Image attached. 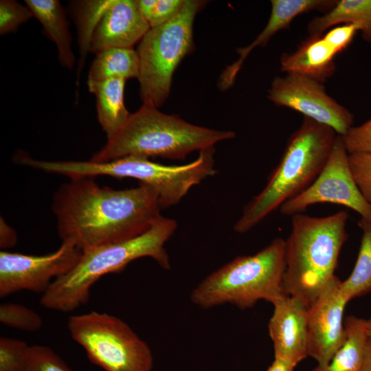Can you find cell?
Here are the masks:
<instances>
[{
    "instance_id": "obj_1",
    "label": "cell",
    "mask_w": 371,
    "mask_h": 371,
    "mask_svg": "<svg viewBox=\"0 0 371 371\" xmlns=\"http://www.w3.org/2000/svg\"><path fill=\"white\" fill-rule=\"evenodd\" d=\"M70 179L54 194L52 207L62 242L82 251L137 237L161 216L159 195L148 185L116 190L100 187L93 177Z\"/></svg>"
},
{
    "instance_id": "obj_2",
    "label": "cell",
    "mask_w": 371,
    "mask_h": 371,
    "mask_svg": "<svg viewBox=\"0 0 371 371\" xmlns=\"http://www.w3.org/2000/svg\"><path fill=\"white\" fill-rule=\"evenodd\" d=\"M177 227L175 220L161 216L144 234L133 238L99 245L82 251L74 267L55 280L42 294L41 304L60 312L73 311L87 302L91 288L101 277L119 272L131 262L143 257L170 269L165 244Z\"/></svg>"
},
{
    "instance_id": "obj_3",
    "label": "cell",
    "mask_w": 371,
    "mask_h": 371,
    "mask_svg": "<svg viewBox=\"0 0 371 371\" xmlns=\"http://www.w3.org/2000/svg\"><path fill=\"white\" fill-rule=\"evenodd\" d=\"M337 135L330 126L304 117L300 127L288 139L266 186L244 207L234 230L247 232L307 189L325 166Z\"/></svg>"
},
{
    "instance_id": "obj_4",
    "label": "cell",
    "mask_w": 371,
    "mask_h": 371,
    "mask_svg": "<svg viewBox=\"0 0 371 371\" xmlns=\"http://www.w3.org/2000/svg\"><path fill=\"white\" fill-rule=\"evenodd\" d=\"M348 214L344 210L322 217L292 216L285 240L284 292L308 308L335 276L346 240Z\"/></svg>"
},
{
    "instance_id": "obj_5",
    "label": "cell",
    "mask_w": 371,
    "mask_h": 371,
    "mask_svg": "<svg viewBox=\"0 0 371 371\" xmlns=\"http://www.w3.org/2000/svg\"><path fill=\"white\" fill-rule=\"evenodd\" d=\"M235 137L232 131L196 126L143 104L89 161L104 163L128 156L184 159L193 151Z\"/></svg>"
},
{
    "instance_id": "obj_6",
    "label": "cell",
    "mask_w": 371,
    "mask_h": 371,
    "mask_svg": "<svg viewBox=\"0 0 371 371\" xmlns=\"http://www.w3.org/2000/svg\"><path fill=\"white\" fill-rule=\"evenodd\" d=\"M284 271L285 240L276 238L256 254L238 256L208 275L190 300L206 309L225 304L245 309L262 300L272 304L285 294Z\"/></svg>"
},
{
    "instance_id": "obj_7",
    "label": "cell",
    "mask_w": 371,
    "mask_h": 371,
    "mask_svg": "<svg viewBox=\"0 0 371 371\" xmlns=\"http://www.w3.org/2000/svg\"><path fill=\"white\" fill-rule=\"evenodd\" d=\"M214 152V146L203 149L196 159L180 166H166L146 157L128 156L104 163L42 161L39 167L43 171L70 178L108 175L137 179L154 188L161 207L167 208L179 203L192 187L215 175Z\"/></svg>"
},
{
    "instance_id": "obj_8",
    "label": "cell",
    "mask_w": 371,
    "mask_h": 371,
    "mask_svg": "<svg viewBox=\"0 0 371 371\" xmlns=\"http://www.w3.org/2000/svg\"><path fill=\"white\" fill-rule=\"evenodd\" d=\"M205 2L185 0L170 21L150 28L141 39L137 52L139 60V93L143 104L159 107L167 99L174 71L194 49L193 23Z\"/></svg>"
},
{
    "instance_id": "obj_9",
    "label": "cell",
    "mask_w": 371,
    "mask_h": 371,
    "mask_svg": "<svg viewBox=\"0 0 371 371\" xmlns=\"http://www.w3.org/2000/svg\"><path fill=\"white\" fill-rule=\"evenodd\" d=\"M67 328L89 360L104 371H152L149 346L120 318L90 311L70 316Z\"/></svg>"
},
{
    "instance_id": "obj_10",
    "label": "cell",
    "mask_w": 371,
    "mask_h": 371,
    "mask_svg": "<svg viewBox=\"0 0 371 371\" xmlns=\"http://www.w3.org/2000/svg\"><path fill=\"white\" fill-rule=\"evenodd\" d=\"M342 137L337 135L329 157L321 172L303 192L283 203L282 214L293 216L317 203H334L347 207L371 221V207L360 192L353 178Z\"/></svg>"
},
{
    "instance_id": "obj_11",
    "label": "cell",
    "mask_w": 371,
    "mask_h": 371,
    "mask_svg": "<svg viewBox=\"0 0 371 371\" xmlns=\"http://www.w3.org/2000/svg\"><path fill=\"white\" fill-rule=\"evenodd\" d=\"M81 254L80 249L68 242L41 256L1 251L0 297L21 291L43 294L55 280L74 267Z\"/></svg>"
},
{
    "instance_id": "obj_12",
    "label": "cell",
    "mask_w": 371,
    "mask_h": 371,
    "mask_svg": "<svg viewBox=\"0 0 371 371\" xmlns=\"http://www.w3.org/2000/svg\"><path fill=\"white\" fill-rule=\"evenodd\" d=\"M267 98L278 106L291 109L330 126L341 136L353 126V114L328 95L322 83L309 78L291 73L276 76Z\"/></svg>"
},
{
    "instance_id": "obj_13",
    "label": "cell",
    "mask_w": 371,
    "mask_h": 371,
    "mask_svg": "<svg viewBox=\"0 0 371 371\" xmlns=\"http://www.w3.org/2000/svg\"><path fill=\"white\" fill-rule=\"evenodd\" d=\"M335 276L307 309L308 357L326 366L345 341L343 315L349 302Z\"/></svg>"
},
{
    "instance_id": "obj_14",
    "label": "cell",
    "mask_w": 371,
    "mask_h": 371,
    "mask_svg": "<svg viewBox=\"0 0 371 371\" xmlns=\"http://www.w3.org/2000/svg\"><path fill=\"white\" fill-rule=\"evenodd\" d=\"M273 313L268 324L274 358L297 365L308 357L307 309L300 300L286 294L272 302Z\"/></svg>"
},
{
    "instance_id": "obj_15",
    "label": "cell",
    "mask_w": 371,
    "mask_h": 371,
    "mask_svg": "<svg viewBox=\"0 0 371 371\" xmlns=\"http://www.w3.org/2000/svg\"><path fill=\"white\" fill-rule=\"evenodd\" d=\"M149 30L137 0H111L94 31L89 51L97 54L109 48H133Z\"/></svg>"
},
{
    "instance_id": "obj_16",
    "label": "cell",
    "mask_w": 371,
    "mask_h": 371,
    "mask_svg": "<svg viewBox=\"0 0 371 371\" xmlns=\"http://www.w3.org/2000/svg\"><path fill=\"white\" fill-rule=\"evenodd\" d=\"M337 0H271V11L267 25L257 38L249 45L236 50L238 58L227 66L218 80V87L225 91L231 87L244 61L257 47H265L278 32L288 28L293 19L304 13L319 11L326 14L336 4Z\"/></svg>"
},
{
    "instance_id": "obj_17",
    "label": "cell",
    "mask_w": 371,
    "mask_h": 371,
    "mask_svg": "<svg viewBox=\"0 0 371 371\" xmlns=\"http://www.w3.org/2000/svg\"><path fill=\"white\" fill-rule=\"evenodd\" d=\"M337 55L323 34L308 36L294 52L280 56V68L286 74H296L323 84L335 72Z\"/></svg>"
},
{
    "instance_id": "obj_18",
    "label": "cell",
    "mask_w": 371,
    "mask_h": 371,
    "mask_svg": "<svg viewBox=\"0 0 371 371\" xmlns=\"http://www.w3.org/2000/svg\"><path fill=\"white\" fill-rule=\"evenodd\" d=\"M126 80L114 78L87 81L89 91L95 97L98 122L107 138L114 135L131 115L124 104Z\"/></svg>"
},
{
    "instance_id": "obj_19",
    "label": "cell",
    "mask_w": 371,
    "mask_h": 371,
    "mask_svg": "<svg viewBox=\"0 0 371 371\" xmlns=\"http://www.w3.org/2000/svg\"><path fill=\"white\" fill-rule=\"evenodd\" d=\"M27 6L42 24L45 31L55 43L60 64L69 69L73 67V54L67 21L63 7L57 0H25Z\"/></svg>"
},
{
    "instance_id": "obj_20",
    "label": "cell",
    "mask_w": 371,
    "mask_h": 371,
    "mask_svg": "<svg viewBox=\"0 0 371 371\" xmlns=\"http://www.w3.org/2000/svg\"><path fill=\"white\" fill-rule=\"evenodd\" d=\"M344 23L357 25L362 38L371 43V0H337L329 12L308 22L307 31L309 36L321 35Z\"/></svg>"
},
{
    "instance_id": "obj_21",
    "label": "cell",
    "mask_w": 371,
    "mask_h": 371,
    "mask_svg": "<svg viewBox=\"0 0 371 371\" xmlns=\"http://www.w3.org/2000/svg\"><path fill=\"white\" fill-rule=\"evenodd\" d=\"M346 338L342 346L326 366L311 371H361L368 341L366 319L348 316L344 321Z\"/></svg>"
},
{
    "instance_id": "obj_22",
    "label": "cell",
    "mask_w": 371,
    "mask_h": 371,
    "mask_svg": "<svg viewBox=\"0 0 371 371\" xmlns=\"http://www.w3.org/2000/svg\"><path fill=\"white\" fill-rule=\"evenodd\" d=\"M139 60L133 48H109L96 54L88 76V80L101 81L110 78H138Z\"/></svg>"
},
{
    "instance_id": "obj_23",
    "label": "cell",
    "mask_w": 371,
    "mask_h": 371,
    "mask_svg": "<svg viewBox=\"0 0 371 371\" xmlns=\"http://www.w3.org/2000/svg\"><path fill=\"white\" fill-rule=\"evenodd\" d=\"M358 224L362 238L357 259L350 275L340 284L341 292L348 301L371 291V221L361 218Z\"/></svg>"
},
{
    "instance_id": "obj_24",
    "label": "cell",
    "mask_w": 371,
    "mask_h": 371,
    "mask_svg": "<svg viewBox=\"0 0 371 371\" xmlns=\"http://www.w3.org/2000/svg\"><path fill=\"white\" fill-rule=\"evenodd\" d=\"M110 2L111 0H93L81 1L77 3L75 14L81 54L78 74L81 70L85 56L90 50L91 41L94 31Z\"/></svg>"
},
{
    "instance_id": "obj_25",
    "label": "cell",
    "mask_w": 371,
    "mask_h": 371,
    "mask_svg": "<svg viewBox=\"0 0 371 371\" xmlns=\"http://www.w3.org/2000/svg\"><path fill=\"white\" fill-rule=\"evenodd\" d=\"M0 322L6 326L28 332L38 330L43 326V319L36 312L13 302L0 305Z\"/></svg>"
},
{
    "instance_id": "obj_26",
    "label": "cell",
    "mask_w": 371,
    "mask_h": 371,
    "mask_svg": "<svg viewBox=\"0 0 371 371\" xmlns=\"http://www.w3.org/2000/svg\"><path fill=\"white\" fill-rule=\"evenodd\" d=\"M142 14L153 28L173 19L182 8L185 0H137Z\"/></svg>"
},
{
    "instance_id": "obj_27",
    "label": "cell",
    "mask_w": 371,
    "mask_h": 371,
    "mask_svg": "<svg viewBox=\"0 0 371 371\" xmlns=\"http://www.w3.org/2000/svg\"><path fill=\"white\" fill-rule=\"evenodd\" d=\"M23 371H74L52 349L30 346Z\"/></svg>"
},
{
    "instance_id": "obj_28",
    "label": "cell",
    "mask_w": 371,
    "mask_h": 371,
    "mask_svg": "<svg viewBox=\"0 0 371 371\" xmlns=\"http://www.w3.org/2000/svg\"><path fill=\"white\" fill-rule=\"evenodd\" d=\"M30 346L14 338H0V371H23Z\"/></svg>"
},
{
    "instance_id": "obj_29",
    "label": "cell",
    "mask_w": 371,
    "mask_h": 371,
    "mask_svg": "<svg viewBox=\"0 0 371 371\" xmlns=\"http://www.w3.org/2000/svg\"><path fill=\"white\" fill-rule=\"evenodd\" d=\"M34 16L28 6L12 0L0 1V33L1 35L14 32L23 23Z\"/></svg>"
},
{
    "instance_id": "obj_30",
    "label": "cell",
    "mask_w": 371,
    "mask_h": 371,
    "mask_svg": "<svg viewBox=\"0 0 371 371\" xmlns=\"http://www.w3.org/2000/svg\"><path fill=\"white\" fill-rule=\"evenodd\" d=\"M349 164L355 181L366 201L371 205V154H349Z\"/></svg>"
},
{
    "instance_id": "obj_31",
    "label": "cell",
    "mask_w": 371,
    "mask_h": 371,
    "mask_svg": "<svg viewBox=\"0 0 371 371\" xmlns=\"http://www.w3.org/2000/svg\"><path fill=\"white\" fill-rule=\"evenodd\" d=\"M341 137L349 154H371V118L359 126H352Z\"/></svg>"
},
{
    "instance_id": "obj_32",
    "label": "cell",
    "mask_w": 371,
    "mask_h": 371,
    "mask_svg": "<svg viewBox=\"0 0 371 371\" xmlns=\"http://www.w3.org/2000/svg\"><path fill=\"white\" fill-rule=\"evenodd\" d=\"M359 31L360 28L357 25L344 23L330 28L323 35L339 54L348 47Z\"/></svg>"
},
{
    "instance_id": "obj_33",
    "label": "cell",
    "mask_w": 371,
    "mask_h": 371,
    "mask_svg": "<svg viewBox=\"0 0 371 371\" xmlns=\"http://www.w3.org/2000/svg\"><path fill=\"white\" fill-rule=\"evenodd\" d=\"M0 247L3 249L12 247L16 243V235L14 230L1 218Z\"/></svg>"
},
{
    "instance_id": "obj_34",
    "label": "cell",
    "mask_w": 371,
    "mask_h": 371,
    "mask_svg": "<svg viewBox=\"0 0 371 371\" xmlns=\"http://www.w3.org/2000/svg\"><path fill=\"white\" fill-rule=\"evenodd\" d=\"M296 364L281 358H274L267 371H293Z\"/></svg>"
},
{
    "instance_id": "obj_35",
    "label": "cell",
    "mask_w": 371,
    "mask_h": 371,
    "mask_svg": "<svg viewBox=\"0 0 371 371\" xmlns=\"http://www.w3.org/2000/svg\"><path fill=\"white\" fill-rule=\"evenodd\" d=\"M361 371H371V342L368 340Z\"/></svg>"
},
{
    "instance_id": "obj_36",
    "label": "cell",
    "mask_w": 371,
    "mask_h": 371,
    "mask_svg": "<svg viewBox=\"0 0 371 371\" xmlns=\"http://www.w3.org/2000/svg\"><path fill=\"white\" fill-rule=\"evenodd\" d=\"M366 330L368 340L371 342V317L366 319Z\"/></svg>"
},
{
    "instance_id": "obj_37",
    "label": "cell",
    "mask_w": 371,
    "mask_h": 371,
    "mask_svg": "<svg viewBox=\"0 0 371 371\" xmlns=\"http://www.w3.org/2000/svg\"><path fill=\"white\" fill-rule=\"evenodd\" d=\"M370 207H371V205H370Z\"/></svg>"
}]
</instances>
